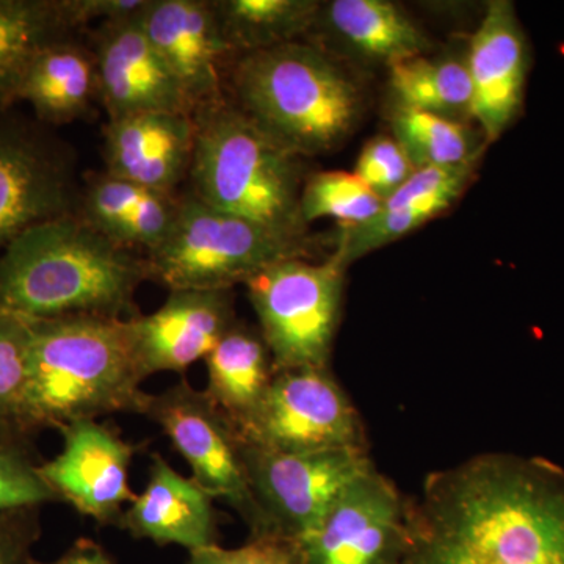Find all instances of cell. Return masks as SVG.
Segmentation results:
<instances>
[{
  "instance_id": "obj_27",
  "label": "cell",
  "mask_w": 564,
  "mask_h": 564,
  "mask_svg": "<svg viewBox=\"0 0 564 564\" xmlns=\"http://www.w3.org/2000/svg\"><path fill=\"white\" fill-rule=\"evenodd\" d=\"M393 139L415 170H455L474 166L478 151L462 121L395 106L391 115Z\"/></svg>"
},
{
  "instance_id": "obj_35",
  "label": "cell",
  "mask_w": 564,
  "mask_h": 564,
  "mask_svg": "<svg viewBox=\"0 0 564 564\" xmlns=\"http://www.w3.org/2000/svg\"><path fill=\"white\" fill-rule=\"evenodd\" d=\"M31 564H113L102 545L90 540H80L73 545L65 555L51 563L33 562Z\"/></svg>"
},
{
  "instance_id": "obj_4",
  "label": "cell",
  "mask_w": 564,
  "mask_h": 564,
  "mask_svg": "<svg viewBox=\"0 0 564 564\" xmlns=\"http://www.w3.org/2000/svg\"><path fill=\"white\" fill-rule=\"evenodd\" d=\"M234 106L293 154H323L355 129L361 95L317 44L292 43L240 55L228 77Z\"/></svg>"
},
{
  "instance_id": "obj_23",
  "label": "cell",
  "mask_w": 564,
  "mask_h": 564,
  "mask_svg": "<svg viewBox=\"0 0 564 564\" xmlns=\"http://www.w3.org/2000/svg\"><path fill=\"white\" fill-rule=\"evenodd\" d=\"M204 361L207 367L204 392L240 432L258 411L276 377L272 352L261 333L236 322Z\"/></svg>"
},
{
  "instance_id": "obj_33",
  "label": "cell",
  "mask_w": 564,
  "mask_h": 564,
  "mask_svg": "<svg viewBox=\"0 0 564 564\" xmlns=\"http://www.w3.org/2000/svg\"><path fill=\"white\" fill-rule=\"evenodd\" d=\"M33 510L0 513V564H31V547L39 536Z\"/></svg>"
},
{
  "instance_id": "obj_29",
  "label": "cell",
  "mask_w": 564,
  "mask_h": 564,
  "mask_svg": "<svg viewBox=\"0 0 564 564\" xmlns=\"http://www.w3.org/2000/svg\"><path fill=\"white\" fill-rule=\"evenodd\" d=\"M32 322L0 314V433L21 437L18 415L29 377Z\"/></svg>"
},
{
  "instance_id": "obj_32",
  "label": "cell",
  "mask_w": 564,
  "mask_h": 564,
  "mask_svg": "<svg viewBox=\"0 0 564 564\" xmlns=\"http://www.w3.org/2000/svg\"><path fill=\"white\" fill-rule=\"evenodd\" d=\"M414 172L413 163L393 137L370 140L359 154L355 170L356 176L383 202L399 191Z\"/></svg>"
},
{
  "instance_id": "obj_16",
  "label": "cell",
  "mask_w": 564,
  "mask_h": 564,
  "mask_svg": "<svg viewBox=\"0 0 564 564\" xmlns=\"http://www.w3.org/2000/svg\"><path fill=\"white\" fill-rule=\"evenodd\" d=\"M466 65L473 82L470 113L489 144L503 135L524 107L529 44L513 3L489 2L470 41Z\"/></svg>"
},
{
  "instance_id": "obj_25",
  "label": "cell",
  "mask_w": 564,
  "mask_h": 564,
  "mask_svg": "<svg viewBox=\"0 0 564 564\" xmlns=\"http://www.w3.org/2000/svg\"><path fill=\"white\" fill-rule=\"evenodd\" d=\"M223 40L234 57L270 50L311 32L315 0H212Z\"/></svg>"
},
{
  "instance_id": "obj_31",
  "label": "cell",
  "mask_w": 564,
  "mask_h": 564,
  "mask_svg": "<svg viewBox=\"0 0 564 564\" xmlns=\"http://www.w3.org/2000/svg\"><path fill=\"white\" fill-rule=\"evenodd\" d=\"M187 564H306L303 544L281 534L263 533L248 538L236 549L220 545L188 552Z\"/></svg>"
},
{
  "instance_id": "obj_19",
  "label": "cell",
  "mask_w": 564,
  "mask_h": 564,
  "mask_svg": "<svg viewBox=\"0 0 564 564\" xmlns=\"http://www.w3.org/2000/svg\"><path fill=\"white\" fill-rule=\"evenodd\" d=\"M151 459L147 488L122 511L117 527L161 547L176 544L193 552L217 545L214 499L163 456L154 454Z\"/></svg>"
},
{
  "instance_id": "obj_7",
  "label": "cell",
  "mask_w": 564,
  "mask_h": 564,
  "mask_svg": "<svg viewBox=\"0 0 564 564\" xmlns=\"http://www.w3.org/2000/svg\"><path fill=\"white\" fill-rule=\"evenodd\" d=\"M345 270L334 254L322 262L291 258L245 282L276 372L329 367L343 310Z\"/></svg>"
},
{
  "instance_id": "obj_10",
  "label": "cell",
  "mask_w": 564,
  "mask_h": 564,
  "mask_svg": "<svg viewBox=\"0 0 564 564\" xmlns=\"http://www.w3.org/2000/svg\"><path fill=\"white\" fill-rule=\"evenodd\" d=\"M242 456L261 511V534H281L300 543L317 529L337 496L375 467L369 451L276 454L242 441Z\"/></svg>"
},
{
  "instance_id": "obj_5",
  "label": "cell",
  "mask_w": 564,
  "mask_h": 564,
  "mask_svg": "<svg viewBox=\"0 0 564 564\" xmlns=\"http://www.w3.org/2000/svg\"><path fill=\"white\" fill-rule=\"evenodd\" d=\"M191 193L214 209L306 242L300 155L267 135L231 99L199 107Z\"/></svg>"
},
{
  "instance_id": "obj_6",
  "label": "cell",
  "mask_w": 564,
  "mask_h": 564,
  "mask_svg": "<svg viewBox=\"0 0 564 564\" xmlns=\"http://www.w3.org/2000/svg\"><path fill=\"white\" fill-rule=\"evenodd\" d=\"M307 256L306 242L214 209L188 192L180 196L172 231L144 261L150 280L169 291H223L274 262Z\"/></svg>"
},
{
  "instance_id": "obj_24",
  "label": "cell",
  "mask_w": 564,
  "mask_h": 564,
  "mask_svg": "<svg viewBox=\"0 0 564 564\" xmlns=\"http://www.w3.org/2000/svg\"><path fill=\"white\" fill-rule=\"evenodd\" d=\"M70 32L62 0H0V107L17 102L40 52Z\"/></svg>"
},
{
  "instance_id": "obj_13",
  "label": "cell",
  "mask_w": 564,
  "mask_h": 564,
  "mask_svg": "<svg viewBox=\"0 0 564 564\" xmlns=\"http://www.w3.org/2000/svg\"><path fill=\"white\" fill-rule=\"evenodd\" d=\"M63 451L40 464V474L57 499L98 524L117 525L126 503L135 494L129 488V466L139 445L126 443L120 433L98 419L63 426Z\"/></svg>"
},
{
  "instance_id": "obj_8",
  "label": "cell",
  "mask_w": 564,
  "mask_h": 564,
  "mask_svg": "<svg viewBox=\"0 0 564 564\" xmlns=\"http://www.w3.org/2000/svg\"><path fill=\"white\" fill-rule=\"evenodd\" d=\"M239 436L276 454L369 451L361 414L329 367L276 372Z\"/></svg>"
},
{
  "instance_id": "obj_14",
  "label": "cell",
  "mask_w": 564,
  "mask_h": 564,
  "mask_svg": "<svg viewBox=\"0 0 564 564\" xmlns=\"http://www.w3.org/2000/svg\"><path fill=\"white\" fill-rule=\"evenodd\" d=\"M141 25L162 61L180 82L193 113L228 99L225 69L234 58L223 40L210 0H148Z\"/></svg>"
},
{
  "instance_id": "obj_1",
  "label": "cell",
  "mask_w": 564,
  "mask_h": 564,
  "mask_svg": "<svg viewBox=\"0 0 564 564\" xmlns=\"http://www.w3.org/2000/svg\"><path fill=\"white\" fill-rule=\"evenodd\" d=\"M400 564H564V470L481 454L430 474Z\"/></svg>"
},
{
  "instance_id": "obj_3",
  "label": "cell",
  "mask_w": 564,
  "mask_h": 564,
  "mask_svg": "<svg viewBox=\"0 0 564 564\" xmlns=\"http://www.w3.org/2000/svg\"><path fill=\"white\" fill-rule=\"evenodd\" d=\"M32 322L29 377L18 433L113 413H144L150 393L128 321L70 315Z\"/></svg>"
},
{
  "instance_id": "obj_17",
  "label": "cell",
  "mask_w": 564,
  "mask_h": 564,
  "mask_svg": "<svg viewBox=\"0 0 564 564\" xmlns=\"http://www.w3.org/2000/svg\"><path fill=\"white\" fill-rule=\"evenodd\" d=\"M99 101L109 120L143 111L193 115L180 82L148 40L139 17L104 22L95 44Z\"/></svg>"
},
{
  "instance_id": "obj_30",
  "label": "cell",
  "mask_w": 564,
  "mask_h": 564,
  "mask_svg": "<svg viewBox=\"0 0 564 564\" xmlns=\"http://www.w3.org/2000/svg\"><path fill=\"white\" fill-rule=\"evenodd\" d=\"M57 499L21 445V437L0 433V513L29 510Z\"/></svg>"
},
{
  "instance_id": "obj_11",
  "label": "cell",
  "mask_w": 564,
  "mask_h": 564,
  "mask_svg": "<svg viewBox=\"0 0 564 564\" xmlns=\"http://www.w3.org/2000/svg\"><path fill=\"white\" fill-rule=\"evenodd\" d=\"M410 533V497L377 467L337 496L303 541L306 564H400Z\"/></svg>"
},
{
  "instance_id": "obj_28",
  "label": "cell",
  "mask_w": 564,
  "mask_h": 564,
  "mask_svg": "<svg viewBox=\"0 0 564 564\" xmlns=\"http://www.w3.org/2000/svg\"><path fill=\"white\" fill-rule=\"evenodd\" d=\"M300 207L306 225L333 218L340 228H351L372 220L383 199L355 173L322 172L304 180Z\"/></svg>"
},
{
  "instance_id": "obj_9",
  "label": "cell",
  "mask_w": 564,
  "mask_h": 564,
  "mask_svg": "<svg viewBox=\"0 0 564 564\" xmlns=\"http://www.w3.org/2000/svg\"><path fill=\"white\" fill-rule=\"evenodd\" d=\"M143 415L158 423L174 451L187 462L192 480L239 513L250 536L261 534L262 518L248 484L242 440L206 392L187 380L150 395Z\"/></svg>"
},
{
  "instance_id": "obj_12",
  "label": "cell",
  "mask_w": 564,
  "mask_h": 564,
  "mask_svg": "<svg viewBox=\"0 0 564 564\" xmlns=\"http://www.w3.org/2000/svg\"><path fill=\"white\" fill-rule=\"evenodd\" d=\"M73 159L35 132L0 122V254L41 223L76 215Z\"/></svg>"
},
{
  "instance_id": "obj_2",
  "label": "cell",
  "mask_w": 564,
  "mask_h": 564,
  "mask_svg": "<svg viewBox=\"0 0 564 564\" xmlns=\"http://www.w3.org/2000/svg\"><path fill=\"white\" fill-rule=\"evenodd\" d=\"M147 261L93 229L79 215L33 226L0 254V314L28 321L139 315Z\"/></svg>"
},
{
  "instance_id": "obj_26",
  "label": "cell",
  "mask_w": 564,
  "mask_h": 564,
  "mask_svg": "<svg viewBox=\"0 0 564 564\" xmlns=\"http://www.w3.org/2000/svg\"><path fill=\"white\" fill-rule=\"evenodd\" d=\"M397 106L459 121L473 109V82L466 62L415 57L389 66Z\"/></svg>"
},
{
  "instance_id": "obj_20",
  "label": "cell",
  "mask_w": 564,
  "mask_h": 564,
  "mask_svg": "<svg viewBox=\"0 0 564 564\" xmlns=\"http://www.w3.org/2000/svg\"><path fill=\"white\" fill-rule=\"evenodd\" d=\"M177 209L180 196L104 172L85 182L77 215L111 242L150 252L172 231Z\"/></svg>"
},
{
  "instance_id": "obj_21",
  "label": "cell",
  "mask_w": 564,
  "mask_h": 564,
  "mask_svg": "<svg viewBox=\"0 0 564 564\" xmlns=\"http://www.w3.org/2000/svg\"><path fill=\"white\" fill-rule=\"evenodd\" d=\"M314 29L328 33L345 50L388 66L421 57L430 46L422 29L386 0L321 3L311 32Z\"/></svg>"
},
{
  "instance_id": "obj_15",
  "label": "cell",
  "mask_w": 564,
  "mask_h": 564,
  "mask_svg": "<svg viewBox=\"0 0 564 564\" xmlns=\"http://www.w3.org/2000/svg\"><path fill=\"white\" fill-rule=\"evenodd\" d=\"M237 322L232 289L170 291L150 315L129 318V333L144 378L182 373L206 359Z\"/></svg>"
},
{
  "instance_id": "obj_18",
  "label": "cell",
  "mask_w": 564,
  "mask_h": 564,
  "mask_svg": "<svg viewBox=\"0 0 564 564\" xmlns=\"http://www.w3.org/2000/svg\"><path fill=\"white\" fill-rule=\"evenodd\" d=\"M195 140L193 115L143 111L115 118L104 128L106 172L176 195L191 174Z\"/></svg>"
},
{
  "instance_id": "obj_22",
  "label": "cell",
  "mask_w": 564,
  "mask_h": 564,
  "mask_svg": "<svg viewBox=\"0 0 564 564\" xmlns=\"http://www.w3.org/2000/svg\"><path fill=\"white\" fill-rule=\"evenodd\" d=\"M99 101L98 66L95 52L70 39L41 51L17 93L47 124L79 120Z\"/></svg>"
},
{
  "instance_id": "obj_34",
  "label": "cell",
  "mask_w": 564,
  "mask_h": 564,
  "mask_svg": "<svg viewBox=\"0 0 564 564\" xmlns=\"http://www.w3.org/2000/svg\"><path fill=\"white\" fill-rule=\"evenodd\" d=\"M63 11L74 32L93 21L111 22L139 17L148 0H62Z\"/></svg>"
}]
</instances>
